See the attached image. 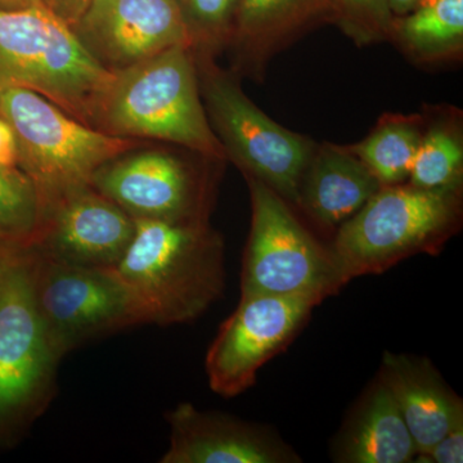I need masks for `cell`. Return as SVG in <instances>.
I'll use <instances>...</instances> for the list:
<instances>
[{
	"label": "cell",
	"mask_w": 463,
	"mask_h": 463,
	"mask_svg": "<svg viewBox=\"0 0 463 463\" xmlns=\"http://www.w3.org/2000/svg\"><path fill=\"white\" fill-rule=\"evenodd\" d=\"M251 197V228L241 297L307 298L321 304L347 281L331 250H326L292 214L288 203L263 182L245 175Z\"/></svg>",
	"instance_id": "cell-7"
},
{
	"label": "cell",
	"mask_w": 463,
	"mask_h": 463,
	"mask_svg": "<svg viewBox=\"0 0 463 463\" xmlns=\"http://www.w3.org/2000/svg\"><path fill=\"white\" fill-rule=\"evenodd\" d=\"M97 130L175 143L210 160L227 157L201 102L196 57L187 44L115 72Z\"/></svg>",
	"instance_id": "cell-2"
},
{
	"label": "cell",
	"mask_w": 463,
	"mask_h": 463,
	"mask_svg": "<svg viewBox=\"0 0 463 463\" xmlns=\"http://www.w3.org/2000/svg\"><path fill=\"white\" fill-rule=\"evenodd\" d=\"M394 17L404 16L412 11L421 0H386Z\"/></svg>",
	"instance_id": "cell-28"
},
{
	"label": "cell",
	"mask_w": 463,
	"mask_h": 463,
	"mask_svg": "<svg viewBox=\"0 0 463 463\" xmlns=\"http://www.w3.org/2000/svg\"><path fill=\"white\" fill-rule=\"evenodd\" d=\"M35 259L30 245H0V435L44 413L63 358L36 306Z\"/></svg>",
	"instance_id": "cell-5"
},
{
	"label": "cell",
	"mask_w": 463,
	"mask_h": 463,
	"mask_svg": "<svg viewBox=\"0 0 463 463\" xmlns=\"http://www.w3.org/2000/svg\"><path fill=\"white\" fill-rule=\"evenodd\" d=\"M35 254L36 306L63 356L103 335L142 325L114 269L75 267Z\"/></svg>",
	"instance_id": "cell-9"
},
{
	"label": "cell",
	"mask_w": 463,
	"mask_h": 463,
	"mask_svg": "<svg viewBox=\"0 0 463 463\" xmlns=\"http://www.w3.org/2000/svg\"><path fill=\"white\" fill-rule=\"evenodd\" d=\"M91 2L93 0H45V5L63 18L69 25L75 27Z\"/></svg>",
	"instance_id": "cell-27"
},
{
	"label": "cell",
	"mask_w": 463,
	"mask_h": 463,
	"mask_svg": "<svg viewBox=\"0 0 463 463\" xmlns=\"http://www.w3.org/2000/svg\"><path fill=\"white\" fill-rule=\"evenodd\" d=\"M379 374L407 423L417 457L426 455L463 422L462 399L447 385L430 359L386 352Z\"/></svg>",
	"instance_id": "cell-15"
},
{
	"label": "cell",
	"mask_w": 463,
	"mask_h": 463,
	"mask_svg": "<svg viewBox=\"0 0 463 463\" xmlns=\"http://www.w3.org/2000/svg\"><path fill=\"white\" fill-rule=\"evenodd\" d=\"M394 14L386 0H334L330 23L356 45L390 41Z\"/></svg>",
	"instance_id": "cell-24"
},
{
	"label": "cell",
	"mask_w": 463,
	"mask_h": 463,
	"mask_svg": "<svg viewBox=\"0 0 463 463\" xmlns=\"http://www.w3.org/2000/svg\"><path fill=\"white\" fill-rule=\"evenodd\" d=\"M0 118L14 129L20 166L35 182L43 205L90 184L94 172L133 151L138 141L99 132L50 99L0 72Z\"/></svg>",
	"instance_id": "cell-6"
},
{
	"label": "cell",
	"mask_w": 463,
	"mask_h": 463,
	"mask_svg": "<svg viewBox=\"0 0 463 463\" xmlns=\"http://www.w3.org/2000/svg\"><path fill=\"white\" fill-rule=\"evenodd\" d=\"M74 30L91 56L112 72L175 45H191L178 0H93Z\"/></svg>",
	"instance_id": "cell-13"
},
{
	"label": "cell",
	"mask_w": 463,
	"mask_h": 463,
	"mask_svg": "<svg viewBox=\"0 0 463 463\" xmlns=\"http://www.w3.org/2000/svg\"><path fill=\"white\" fill-rule=\"evenodd\" d=\"M0 72L93 129L115 79L44 3L0 9Z\"/></svg>",
	"instance_id": "cell-3"
},
{
	"label": "cell",
	"mask_w": 463,
	"mask_h": 463,
	"mask_svg": "<svg viewBox=\"0 0 463 463\" xmlns=\"http://www.w3.org/2000/svg\"><path fill=\"white\" fill-rule=\"evenodd\" d=\"M0 245H2V243H0Z\"/></svg>",
	"instance_id": "cell-31"
},
{
	"label": "cell",
	"mask_w": 463,
	"mask_h": 463,
	"mask_svg": "<svg viewBox=\"0 0 463 463\" xmlns=\"http://www.w3.org/2000/svg\"><path fill=\"white\" fill-rule=\"evenodd\" d=\"M134 224L114 272L142 325L194 321L223 297L224 242L207 222L134 219Z\"/></svg>",
	"instance_id": "cell-1"
},
{
	"label": "cell",
	"mask_w": 463,
	"mask_h": 463,
	"mask_svg": "<svg viewBox=\"0 0 463 463\" xmlns=\"http://www.w3.org/2000/svg\"><path fill=\"white\" fill-rule=\"evenodd\" d=\"M317 306L307 298L241 297L207 350L210 389L234 398L254 386L259 370L294 340Z\"/></svg>",
	"instance_id": "cell-10"
},
{
	"label": "cell",
	"mask_w": 463,
	"mask_h": 463,
	"mask_svg": "<svg viewBox=\"0 0 463 463\" xmlns=\"http://www.w3.org/2000/svg\"><path fill=\"white\" fill-rule=\"evenodd\" d=\"M192 50L209 56L213 48L232 39L240 0H178Z\"/></svg>",
	"instance_id": "cell-23"
},
{
	"label": "cell",
	"mask_w": 463,
	"mask_h": 463,
	"mask_svg": "<svg viewBox=\"0 0 463 463\" xmlns=\"http://www.w3.org/2000/svg\"><path fill=\"white\" fill-rule=\"evenodd\" d=\"M419 463H462L463 422L457 423L426 455L417 457Z\"/></svg>",
	"instance_id": "cell-25"
},
{
	"label": "cell",
	"mask_w": 463,
	"mask_h": 463,
	"mask_svg": "<svg viewBox=\"0 0 463 463\" xmlns=\"http://www.w3.org/2000/svg\"><path fill=\"white\" fill-rule=\"evenodd\" d=\"M349 147L317 146L298 192V206L327 227L352 218L383 188Z\"/></svg>",
	"instance_id": "cell-16"
},
{
	"label": "cell",
	"mask_w": 463,
	"mask_h": 463,
	"mask_svg": "<svg viewBox=\"0 0 463 463\" xmlns=\"http://www.w3.org/2000/svg\"><path fill=\"white\" fill-rule=\"evenodd\" d=\"M170 444L161 463H298L272 428L181 403L166 414Z\"/></svg>",
	"instance_id": "cell-14"
},
{
	"label": "cell",
	"mask_w": 463,
	"mask_h": 463,
	"mask_svg": "<svg viewBox=\"0 0 463 463\" xmlns=\"http://www.w3.org/2000/svg\"><path fill=\"white\" fill-rule=\"evenodd\" d=\"M26 0H0V9H14L26 7Z\"/></svg>",
	"instance_id": "cell-29"
},
{
	"label": "cell",
	"mask_w": 463,
	"mask_h": 463,
	"mask_svg": "<svg viewBox=\"0 0 463 463\" xmlns=\"http://www.w3.org/2000/svg\"><path fill=\"white\" fill-rule=\"evenodd\" d=\"M463 145L456 128L435 124L423 133L408 183L423 190L462 187Z\"/></svg>",
	"instance_id": "cell-22"
},
{
	"label": "cell",
	"mask_w": 463,
	"mask_h": 463,
	"mask_svg": "<svg viewBox=\"0 0 463 463\" xmlns=\"http://www.w3.org/2000/svg\"><path fill=\"white\" fill-rule=\"evenodd\" d=\"M196 66L210 124L227 157L243 175L263 182L286 203L298 205L301 182L316 143L264 114L236 79L210 62L206 54L203 60L196 57Z\"/></svg>",
	"instance_id": "cell-8"
},
{
	"label": "cell",
	"mask_w": 463,
	"mask_h": 463,
	"mask_svg": "<svg viewBox=\"0 0 463 463\" xmlns=\"http://www.w3.org/2000/svg\"><path fill=\"white\" fill-rule=\"evenodd\" d=\"M26 3L27 5H33V3H44L45 5V0H26Z\"/></svg>",
	"instance_id": "cell-30"
},
{
	"label": "cell",
	"mask_w": 463,
	"mask_h": 463,
	"mask_svg": "<svg viewBox=\"0 0 463 463\" xmlns=\"http://www.w3.org/2000/svg\"><path fill=\"white\" fill-rule=\"evenodd\" d=\"M43 201L20 166H0V243L32 245L42 224Z\"/></svg>",
	"instance_id": "cell-21"
},
{
	"label": "cell",
	"mask_w": 463,
	"mask_h": 463,
	"mask_svg": "<svg viewBox=\"0 0 463 463\" xmlns=\"http://www.w3.org/2000/svg\"><path fill=\"white\" fill-rule=\"evenodd\" d=\"M390 41L419 63L461 56L463 0H421L404 16L394 17Z\"/></svg>",
	"instance_id": "cell-19"
},
{
	"label": "cell",
	"mask_w": 463,
	"mask_h": 463,
	"mask_svg": "<svg viewBox=\"0 0 463 463\" xmlns=\"http://www.w3.org/2000/svg\"><path fill=\"white\" fill-rule=\"evenodd\" d=\"M462 187L383 185L340 225L334 252L347 283L419 254L437 255L461 227Z\"/></svg>",
	"instance_id": "cell-4"
},
{
	"label": "cell",
	"mask_w": 463,
	"mask_h": 463,
	"mask_svg": "<svg viewBox=\"0 0 463 463\" xmlns=\"http://www.w3.org/2000/svg\"><path fill=\"white\" fill-rule=\"evenodd\" d=\"M420 116H386L370 136L347 146L383 185L407 183L423 130Z\"/></svg>",
	"instance_id": "cell-20"
},
{
	"label": "cell",
	"mask_w": 463,
	"mask_h": 463,
	"mask_svg": "<svg viewBox=\"0 0 463 463\" xmlns=\"http://www.w3.org/2000/svg\"><path fill=\"white\" fill-rule=\"evenodd\" d=\"M20 165V148L14 129L5 118H0V166Z\"/></svg>",
	"instance_id": "cell-26"
},
{
	"label": "cell",
	"mask_w": 463,
	"mask_h": 463,
	"mask_svg": "<svg viewBox=\"0 0 463 463\" xmlns=\"http://www.w3.org/2000/svg\"><path fill=\"white\" fill-rule=\"evenodd\" d=\"M334 0H240L231 41L250 70L317 24L330 23Z\"/></svg>",
	"instance_id": "cell-18"
},
{
	"label": "cell",
	"mask_w": 463,
	"mask_h": 463,
	"mask_svg": "<svg viewBox=\"0 0 463 463\" xmlns=\"http://www.w3.org/2000/svg\"><path fill=\"white\" fill-rule=\"evenodd\" d=\"M134 230L132 216L90 184L43 205L41 228L30 246L58 263L114 269Z\"/></svg>",
	"instance_id": "cell-12"
},
{
	"label": "cell",
	"mask_w": 463,
	"mask_h": 463,
	"mask_svg": "<svg viewBox=\"0 0 463 463\" xmlns=\"http://www.w3.org/2000/svg\"><path fill=\"white\" fill-rule=\"evenodd\" d=\"M417 448L385 381L379 376L359 399L334 446L341 463L414 462Z\"/></svg>",
	"instance_id": "cell-17"
},
{
	"label": "cell",
	"mask_w": 463,
	"mask_h": 463,
	"mask_svg": "<svg viewBox=\"0 0 463 463\" xmlns=\"http://www.w3.org/2000/svg\"><path fill=\"white\" fill-rule=\"evenodd\" d=\"M90 185L133 219L207 222L206 183L167 152H127L99 166Z\"/></svg>",
	"instance_id": "cell-11"
}]
</instances>
